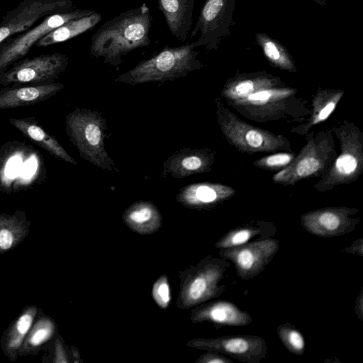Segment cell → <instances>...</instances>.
Here are the masks:
<instances>
[{"label": "cell", "instance_id": "cell-32", "mask_svg": "<svg viewBox=\"0 0 363 363\" xmlns=\"http://www.w3.org/2000/svg\"><path fill=\"white\" fill-rule=\"evenodd\" d=\"M33 320V315L30 312H26L22 315L17 320L16 328L18 336L14 338L11 342V347H17L21 344V340L30 330Z\"/></svg>", "mask_w": 363, "mask_h": 363}, {"label": "cell", "instance_id": "cell-11", "mask_svg": "<svg viewBox=\"0 0 363 363\" xmlns=\"http://www.w3.org/2000/svg\"><path fill=\"white\" fill-rule=\"evenodd\" d=\"M68 57L60 52L21 59L0 74V85L43 84L54 82L65 71Z\"/></svg>", "mask_w": 363, "mask_h": 363}, {"label": "cell", "instance_id": "cell-24", "mask_svg": "<svg viewBox=\"0 0 363 363\" xmlns=\"http://www.w3.org/2000/svg\"><path fill=\"white\" fill-rule=\"evenodd\" d=\"M122 218L130 229L140 235L156 233L161 228L162 220L157 206L147 201L133 203L124 211Z\"/></svg>", "mask_w": 363, "mask_h": 363}, {"label": "cell", "instance_id": "cell-37", "mask_svg": "<svg viewBox=\"0 0 363 363\" xmlns=\"http://www.w3.org/2000/svg\"><path fill=\"white\" fill-rule=\"evenodd\" d=\"M355 313L360 320L363 317V294L362 290L360 291L356 301Z\"/></svg>", "mask_w": 363, "mask_h": 363}, {"label": "cell", "instance_id": "cell-1", "mask_svg": "<svg viewBox=\"0 0 363 363\" xmlns=\"http://www.w3.org/2000/svg\"><path fill=\"white\" fill-rule=\"evenodd\" d=\"M152 16L145 3L103 23L91 38L90 55L118 66L129 52L151 43Z\"/></svg>", "mask_w": 363, "mask_h": 363}, {"label": "cell", "instance_id": "cell-34", "mask_svg": "<svg viewBox=\"0 0 363 363\" xmlns=\"http://www.w3.org/2000/svg\"><path fill=\"white\" fill-rule=\"evenodd\" d=\"M196 363H232L224 354L214 351H206L196 361Z\"/></svg>", "mask_w": 363, "mask_h": 363}, {"label": "cell", "instance_id": "cell-31", "mask_svg": "<svg viewBox=\"0 0 363 363\" xmlns=\"http://www.w3.org/2000/svg\"><path fill=\"white\" fill-rule=\"evenodd\" d=\"M152 296L155 303L162 309L167 308L171 301V291L168 277L161 275L154 283Z\"/></svg>", "mask_w": 363, "mask_h": 363}, {"label": "cell", "instance_id": "cell-21", "mask_svg": "<svg viewBox=\"0 0 363 363\" xmlns=\"http://www.w3.org/2000/svg\"><path fill=\"white\" fill-rule=\"evenodd\" d=\"M280 78L265 71L237 74L229 79L221 96L229 103L238 101L256 91L283 86Z\"/></svg>", "mask_w": 363, "mask_h": 363}, {"label": "cell", "instance_id": "cell-35", "mask_svg": "<svg viewBox=\"0 0 363 363\" xmlns=\"http://www.w3.org/2000/svg\"><path fill=\"white\" fill-rule=\"evenodd\" d=\"M13 241V235L8 229L4 228L0 230V248L9 250Z\"/></svg>", "mask_w": 363, "mask_h": 363}, {"label": "cell", "instance_id": "cell-17", "mask_svg": "<svg viewBox=\"0 0 363 363\" xmlns=\"http://www.w3.org/2000/svg\"><path fill=\"white\" fill-rule=\"evenodd\" d=\"M213 162L214 155L208 149L183 148L164 162L162 176L183 179L195 174L208 173Z\"/></svg>", "mask_w": 363, "mask_h": 363}, {"label": "cell", "instance_id": "cell-23", "mask_svg": "<svg viewBox=\"0 0 363 363\" xmlns=\"http://www.w3.org/2000/svg\"><path fill=\"white\" fill-rule=\"evenodd\" d=\"M194 3L195 0H158V8L171 34L182 42L191 28Z\"/></svg>", "mask_w": 363, "mask_h": 363}, {"label": "cell", "instance_id": "cell-28", "mask_svg": "<svg viewBox=\"0 0 363 363\" xmlns=\"http://www.w3.org/2000/svg\"><path fill=\"white\" fill-rule=\"evenodd\" d=\"M261 226H245L234 228L224 235L215 246L218 249L233 247L244 245L262 233Z\"/></svg>", "mask_w": 363, "mask_h": 363}, {"label": "cell", "instance_id": "cell-10", "mask_svg": "<svg viewBox=\"0 0 363 363\" xmlns=\"http://www.w3.org/2000/svg\"><path fill=\"white\" fill-rule=\"evenodd\" d=\"M235 0H205L190 38L197 35L196 46L207 51L217 50L220 42L230 34L235 24Z\"/></svg>", "mask_w": 363, "mask_h": 363}, {"label": "cell", "instance_id": "cell-22", "mask_svg": "<svg viewBox=\"0 0 363 363\" xmlns=\"http://www.w3.org/2000/svg\"><path fill=\"white\" fill-rule=\"evenodd\" d=\"M9 123L23 135L47 151L52 156L66 162L77 164L62 145L38 123L34 117L9 118Z\"/></svg>", "mask_w": 363, "mask_h": 363}, {"label": "cell", "instance_id": "cell-20", "mask_svg": "<svg viewBox=\"0 0 363 363\" xmlns=\"http://www.w3.org/2000/svg\"><path fill=\"white\" fill-rule=\"evenodd\" d=\"M64 88L59 82L13 85L0 89V110L33 106L46 101Z\"/></svg>", "mask_w": 363, "mask_h": 363}, {"label": "cell", "instance_id": "cell-14", "mask_svg": "<svg viewBox=\"0 0 363 363\" xmlns=\"http://www.w3.org/2000/svg\"><path fill=\"white\" fill-rule=\"evenodd\" d=\"M187 345L205 351L218 352L245 363H260L267 351L264 339L253 335L196 338L189 340Z\"/></svg>", "mask_w": 363, "mask_h": 363}, {"label": "cell", "instance_id": "cell-9", "mask_svg": "<svg viewBox=\"0 0 363 363\" xmlns=\"http://www.w3.org/2000/svg\"><path fill=\"white\" fill-rule=\"evenodd\" d=\"M89 9H73L49 15L36 26L9 37L0 43V74L25 57L43 37L66 22L94 13Z\"/></svg>", "mask_w": 363, "mask_h": 363}, {"label": "cell", "instance_id": "cell-12", "mask_svg": "<svg viewBox=\"0 0 363 363\" xmlns=\"http://www.w3.org/2000/svg\"><path fill=\"white\" fill-rule=\"evenodd\" d=\"M74 9L72 0H23L9 11L0 23V43L28 30L49 15Z\"/></svg>", "mask_w": 363, "mask_h": 363}, {"label": "cell", "instance_id": "cell-25", "mask_svg": "<svg viewBox=\"0 0 363 363\" xmlns=\"http://www.w3.org/2000/svg\"><path fill=\"white\" fill-rule=\"evenodd\" d=\"M101 19V14L95 11L91 15L70 20L43 37L35 46L48 47L70 40L90 30Z\"/></svg>", "mask_w": 363, "mask_h": 363}, {"label": "cell", "instance_id": "cell-7", "mask_svg": "<svg viewBox=\"0 0 363 363\" xmlns=\"http://www.w3.org/2000/svg\"><path fill=\"white\" fill-rule=\"evenodd\" d=\"M33 146L11 141L0 146V190L17 191L39 180L43 163Z\"/></svg>", "mask_w": 363, "mask_h": 363}, {"label": "cell", "instance_id": "cell-19", "mask_svg": "<svg viewBox=\"0 0 363 363\" xmlns=\"http://www.w3.org/2000/svg\"><path fill=\"white\" fill-rule=\"evenodd\" d=\"M190 319L194 323L207 321L221 326H245L252 322L247 312L224 300L195 306L191 311Z\"/></svg>", "mask_w": 363, "mask_h": 363}, {"label": "cell", "instance_id": "cell-3", "mask_svg": "<svg viewBox=\"0 0 363 363\" xmlns=\"http://www.w3.org/2000/svg\"><path fill=\"white\" fill-rule=\"evenodd\" d=\"M106 122L96 111L76 108L65 116V131L80 157L92 164L119 172L105 148Z\"/></svg>", "mask_w": 363, "mask_h": 363}, {"label": "cell", "instance_id": "cell-15", "mask_svg": "<svg viewBox=\"0 0 363 363\" xmlns=\"http://www.w3.org/2000/svg\"><path fill=\"white\" fill-rule=\"evenodd\" d=\"M296 94L295 89L283 85L256 91L229 104L249 118L270 121L288 111Z\"/></svg>", "mask_w": 363, "mask_h": 363}, {"label": "cell", "instance_id": "cell-26", "mask_svg": "<svg viewBox=\"0 0 363 363\" xmlns=\"http://www.w3.org/2000/svg\"><path fill=\"white\" fill-rule=\"evenodd\" d=\"M343 94L344 91L339 89H319L312 102L309 121L294 130L299 134H303L315 125L325 121L335 110Z\"/></svg>", "mask_w": 363, "mask_h": 363}, {"label": "cell", "instance_id": "cell-5", "mask_svg": "<svg viewBox=\"0 0 363 363\" xmlns=\"http://www.w3.org/2000/svg\"><path fill=\"white\" fill-rule=\"evenodd\" d=\"M216 117L223 135L239 151L247 153L288 150L291 144L282 135H276L253 126L239 118L215 100Z\"/></svg>", "mask_w": 363, "mask_h": 363}, {"label": "cell", "instance_id": "cell-30", "mask_svg": "<svg viewBox=\"0 0 363 363\" xmlns=\"http://www.w3.org/2000/svg\"><path fill=\"white\" fill-rule=\"evenodd\" d=\"M295 156L290 152H277L255 161L253 165L264 169H283L293 161Z\"/></svg>", "mask_w": 363, "mask_h": 363}, {"label": "cell", "instance_id": "cell-16", "mask_svg": "<svg viewBox=\"0 0 363 363\" xmlns=\"http://www.w3.org/2000/svg\"><path fill=\"white\" fill-rule=\"evenodd\" d=\"M358 210L348 207H328L303 213L300 216L302 227L309 233L332 238L352 232L359 223L355 217Z\"/></svg>", "mask_w": 363, "mask_h": 363}, {"label": "cell", "instance_id": "cell-29", "mask_svg": "<svg viewBox=\"0 0 363 363\" xmlns=\"http://www.w3.org/2000/svg\"><path fill=\"white\" fill-rule=\"evenodd\" d=\"M278 336L291 353L302 355L305 352V340L302 334L289 323H283L277 327Z\"/></svg>", "mask_w": 363, "mask_h": 363}, {"label": "cell", "instance_id": "cell-18", "mask_svg": "<svg viewBox=\"0 0 363 363\" xmlns=\"http://www.w3.org/2000/svg\"><path fill=\"white\" fill-rule=\"evenodd\" d=\"M235 190L222 184L201 182L189 184L177 195V201L192 209H210L230 199Z\"/></svg>", "mask_w": 363, "mask_h": 363}, {"label": "cell", "instance_id": "cell-4", "mask_svg": "<svg viewBox=\"0 0 363 363\" xmlns=\"http://www.w3.org/2000/svg\"><path fill=\"white\" fill-rule=\"evenodd\" d=\"M229 266L227 259L208 255L180 272L177 306L189 309L219 296L225 290L223 280Z\"/></svg>", "mask_w": 363, "mask_h": 363}, {"label": "cell", "instance_id": "cell-38", "mask_svg": "<svg viewBox=\"0 0 363 363\" xmlns=\"http://www.w3.org/2000/svg\"><path fill=\"white\" fill-rule=\"evenodd\" d=\"M320 6H324L327 4L326 0H313Z\"/></svg>", "mask_w": 363, "mask_h": 363}, {"label": "cell", "instance_id": "cell-6", "mask_svg": "<svg viewBox=\"0 0 363 363\" xmlns=\"http://www.w3.org/2000/svg\"><path fill=\"white\" fill-rule=\"evenodd\" d=\"M333 130L340 138L341 152L314 186L320 191L354 181L363 168V134L360 130L351 122Z\"/></svg>", "mask_w": 363, "mask_h": 363}, {"label": "cell", "instance_id": "cell-33", "mask_svg": "<svg viewBox=\"0 0 363 363\" xmlns=\"http://www.w3.org/2000/svg\"><path fill=\"white\" fill-rule=\"evenodd\" d=\"M52 333V325L50 323L39 326L32 334L30 343L33 346L41 345L48 340Z\"/></svg>", "mask_w": 363, "mask_h": 363}, {"label": "cell", "instance_id": "cell-27", "mask_svg": "<svg viewBox=\"0 0 363 363\" xmlns=\"http://www.w3.org/2000/svg\"><path fill=\"white\" fill-rule=\"evenodd\" d=\"M255 41L272 66L290 72H297L292 55L279 40L266 33H257Z\"/></svg>", "mask_w": 363, "mask_h": 363}, {"label": "cell", "instance_id": "cell-13", "mask_svg": "<svg viewBox=\"0 0 363 363\" xmlns=\"http://www.w3.org/2000/svg\"><path fill=\"white\" fill-rule=\"evenodd\" d=\"M279 249V242L277 239L264 238L240 246L220 249L218 255L234 264L240 279L249 280L266 268Z\"/></svg>", "mask_w": 363, "mask_h": 363}, {"label": "cell", "instance_id": "cell-2", "mask_svg": "<svg viewBox=\"0 0 363 363\" xmlns=\"http://www.w3.org/2000/svg\"><path fill=\"white\" fill-rule=\"evenodd\" d=\"M194 42L177 47H167L156 55L139 62L134 67L118 75L115 81L135 85L147 82H164L186 76L200 69L199 51Z\"/></svg>", "mask_w": 363, "mask_h": 363}, {"label": "cell", "instance_id": "cell-8", "mask_svg": "<svg viewBox=\"0 0 363 363\" xmlns=\"http://www.w3.org/2000/svg\"><path fill=\"white\" fill-rule=\"evenodd\" d=\"M333 138L330 133H313L307 138V143L293 161L276 173L273 181L281 185H293L298 181L325 173L335 157ZM333 164V163H332Z\"/></svg>", "mask_w": 363, "mask_h": 363}, {"label": "cell", "instance_id": "cell-36", "mask_svg": "<svg viewBox=\"0 0 363 363\" xmlns=\"http://www.w3.org/2000/svg\"><path fill=\"white\" fill-rule=\"evenodd\" d=\"M342 252L357 254L359 256H362L363 255V240L360 238L359 240H355L352 242V244L348 247L345 248Z\"/></svg>", "mask_w": 363, "mask_h": 363}]
</instances>
